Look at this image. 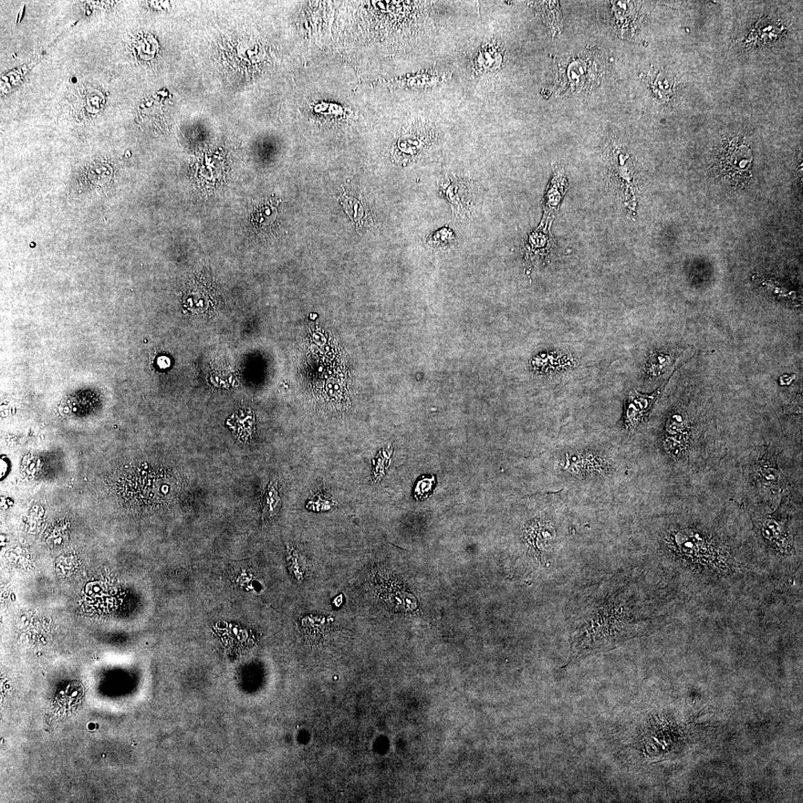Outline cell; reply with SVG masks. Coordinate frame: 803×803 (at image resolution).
I'll return each instance as SVG.
<instances>
[{"mask_svg": "<svg viewBox=\"0 0 803 803\" xmlns=\"http://www.w3.org/2000/svg\"><path fill=\"white\" fill-rule=\"evenodd\" d=\"M627 587L619 582L594 589L572 616L566 666L593 655L616 650L648 632L635 618Z\"/></svg>", "mask_w": 803, "mask_h": 803, "instance_id": "6da1fadb", "label": "cell"}, {"mask_svg": "<svg viewBox=\"0 0 803 803\" xmlns=\"http://www.w3.org/2000/svg\"><path fill=\"white\" fill-rule=\"evenodd\" d=\"M559 466L562 471L580 480L609 476L616 471L608 455L593 450L568 451L561 456Z\"/></svg>", "mask_w": 803, "mask_h": 803, "instance_id": "7a4b0ae2", "label": "cell"}, {"mask_svg": "<svg viewBox=\"0 0 803 803\" xmlns=\"http://www.w3.org/2000/svg\"><path fill=\"white\" fill-rule=\"evenodd\" d=\"M437 189L450 205L453 214L457 220L472 219L475 213V196L471 181L451 174L437 182Z\"/></svg>", "mask_w": 803, "mask_h": 803, "instance_id": "3957f363", "label": "cell"}, {"mask_svg": "<svg viewBox=\"0 0 803 803\" xmlns=\"http://www.w3.org/2000/svg\"><path fill=\"white\" fill-rule=\"evenodd\" d=\"M546 227L541 225L529 234L523 246V252L527 273L547 262L554 243Z\"/></svg>", "mask_w": 803, "mask_h": 803, "instance_id": "277c9868", "label": "cell"}, {"mask_svg": "<svg viewBox=\"0 0 803 803\" xmlns=\"http://www.w3.org/2000/svg\"><path fill=\"white\" fill-rule=\"evenodd\" d=\"M667 381L651 394H643L637 391L629 392L625 400L623 424L625 430L633 432L644 421L653 404L659 397Z\"/></svg>", "mask_w": 803, "mask_h": 803, "instance_id": "5b68a950", "label": "cell"}, {"mask_svg": "<svg viewBox=\"0 0 803 803\" xmlns=\"http://www.w3.org/2000/svg\"><path fill=\"white\" fill-rule=\"evenodd\" d=\"M528 527L526 539L529 546L534 548L546 560L554 555L557 543V528L554 521L549 519L534 521Z\"/></svg>", "mask_w": 803, "mask_h": 803, "instance_id": "8992f818", "label": "cell"}, {"mask_svg": "<svg viewBox=\"0 0 803 803\" xmlns=\"http://www.w3.org/2000/svg\"><path fill=\"white\" fill-rule=\"evenodd\" d=\"M575 364L576 361L570 354L562 351L541 353L532 361L534 369L545 373L565 371L575 366Z\"/></svg>", "mask_w": 803, "mask_h": 803, "instance_id": "52a82bcc", "label": "cell"}, {"mask_svg": "<svg viewBox=\"0 0 803 803\" xmlns=\"http://www.w3.org/2000/svg\"><path fill=\"white\" fill-rule=\"evenodd\" d=\"M502 62V49L496 44H489L480 50L475 65L477 71H490L498 69Z\"/></svg>", "mask_w": 803, "mask_h": 803, "instance_id": "ba28073f", "label": "cell"}, {"mask_svg": "<svg viewBox=\"0 0 803 803\" xmlns=\"http://www.w3.org/2000/svg\"><path fill=\"white\" fill-rule=\"evenodd\" d=\"M425 244L434 251L448 252L457 245V238L453 229L446 226L428 236Z\"/></svg>", "mask_w": 803, "mask_h": 803, "instance_id": "9c48e42d", "label": "cell"}, {"mask_svg": "<svg viewBox=\"0 0 803 803\" xmlns=\"http://www.w3.org/2000/svg\"><path fill=\"white\" fill-rule=\"evenodd\" d=\"M566 179L563 178L561 175H557L552 179L549 189L545 196L544 200V220L549 219L552 214H555L559 204L561 195L564 192H560L559 189L561 187L566 186Z\"/></svg>", "mask_w": 803, "mask_h": 803, "instance_id": "30bf717a", "label": "cell"}, {"mask_svg": "<svg viewBox=\"0 0 803 803\" xmlns=\"http://www.w3.org/2000/svg\"><path fill=\"white\" fill-rule=\"evenodd\" d=\"M670 357L662 353H655L646 364V371L651 376H659L669 366Z\"/></svg>", "mask_w": 803, "mask_h": 803, "instance_id": "8fae6325", "label": "cell"}, {"mask_svg": "<svg viewBox=\"0 0 803 803\" xmlns=\"http://www.w3.org/2000/svg\"><path fill=\"white\" fill-rule=\"evenodd\" d=\"M342 204L344 208H346L347 213L349 214L350 217H353V221L360 222V220H362L364 216L363 208H362V205L357 200L353 199L352 197L344 196Z\"/></svg>", "mask_w": 803, "mask_h": 803, "instance_id": "7c38bea8", "label": "cell"}, {"mask_svg": "<svg viewBox=\"0 0 803 803\" xmlns=\"http://www.w3.org/2000/svg\"><path fill=\"white\" fill-rule=\"evenodd\" d=\"M265 509L268 513L273 514L280 504V498L274 484L271 483L265 495Z\"/></svg>", "mask_w": 803, "mask_h": 803, "instance_id": "4fadbf2b", "label": "cell"}, {"mask_svg": "<svg viewBox=\"0 0 803 803\" xmlns=\"http://www.w3.org/2000/svg\"><path fill=\"white\" fill-rule=\"evenodd\" d=\"M434 484V478L423 479L417 484L415 489V496L417 498L423 499L428 497L431 492L432 487Z\"/></svg>", "mask_w": 803, "mask_h": 803, "instance_id": "5bb4252c", "label": "cell"}, {"mask_svg": "<svg viewBox=\"0 0 803 803\" xmlns=\"http://www.w3.org/2000/svg\"><path fill=\"white\" fill-rule=\"evenodd\" d=\"M8 464H9V462L7 460V459H6V458L1 459V477L2 478L3 477L4 478L8 472V466H9Z\"/></svg>", "mask_w": 803, "mask_h": 803, "instance_id": "9a60e30c", "label": "cell"}]
</instances>
